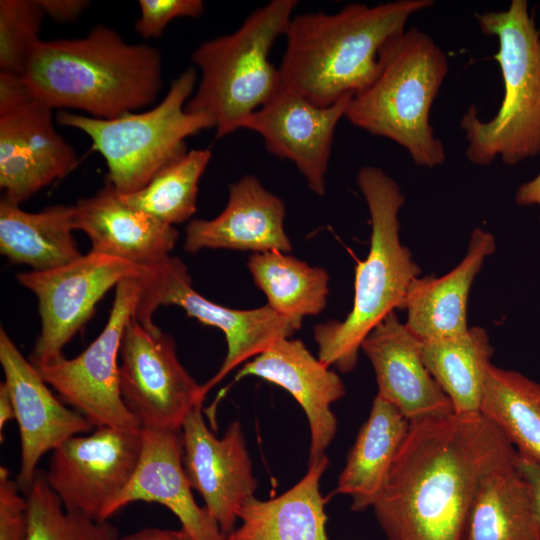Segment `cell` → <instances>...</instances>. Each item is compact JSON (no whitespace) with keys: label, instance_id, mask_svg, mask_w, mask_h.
Segmentation results:
<instances>
[{"label":"cell","instance_id":"83f0119b","mask_svg":"<svg viewBox=\"0 0 540 540\" xmlns=\"http://www.w3.org/2000/svg\"><path fill=\"white\" fill-rule=\"evenodd\" d=\"M493 353L487 332L478 326L461 335L421 341L423 362L455 414L480 413Z\"/></svg>","mask_w":540,"mask_h":540},{"label":"cell","instance_id":"e575fe53","mask_svg":"<svg viewBox=\"0 0 540 540\" xmlns=\"http://www.w3.org/2000/svg\"><path fill=\"white\" fill-rule=\"evenodd\" d=\"M17 480L10 471L0 467V540H26L28 534V503L20 495Z\"/></svg>","mask_w":540,"mask_h":540},{"label":"cell","instance_id":"4fadbf2b","mask_svg":"<svg viewBox=\"0 0 540 540\" xmlns=\"http://www.w3.org/2000/svg\"><path fill=\"white\" fill-rule=\"evenodd\" d=\"M141 432L97 427L52 451L46 479L67 511L97 521L109 519L112 504L136 470Z\"/></svg>","mask_w":540,"mask_h":540},{"label":"cell","instance_id":"d4e9b609","mask_svg":"<svg viewBox=\"0 0 540 540\" xmlns=\"http://www.w3.org/2000/svg\"><path fill=\"white\" fill-rule=\"evenodd\" d=\"M409 425L397 408L375 396L335 490L351 498L353 511L372 508L379 498Z\"/></svg>","mask_w":540,"mask_h":540},{"label":"cell","instance_id":"1f68e13d","mask_svg":"<svg viewBox=\"0 0 540 540\" xmlns=\"http://www.w3.org/2000/svg\"><path fill=\"white\" fill-rule=\"evenodd\" d=\"M28 503L26 540H118V528L79 512L67 511L50 488L45 471L37 470L25 492Z\"/></svg>","mask_w":540,"mask_h":540},{"label":"cell","instance_id":"836d02e7","mask_svg":"<svg viewBox=\"0 0 540 540\" xmlns=\"http://www.w3.org/2000/svg\"><path fill=\"white\" fill-rule=\"evenodd\" d=\"M138 5L140 16L134 28L144 39L159 38L174 19L195 18L204 11L201 0H140Z\"/></svg>","mask_w":540,"mask_h":540},{"label":"cell","instance_id":"8fae6325","mask_svg":"<svg viewBox=\"0 0 540 540\" xmlns=\"http://www.w3.org/2000/svg\"><path fill=\"white\" fill-rule=\"evenodd\" d=\"M150 267L89 252L78 260L48 271L16 275L38 300L41 330L31 355L34 366L63 357L64 346L83 328L96 304L126 279L143 278Z\"/></svg>","mask_w":540,"mask_h":540},{"label":"cell","instance_id":"8d00e7d4","mask_svg":"<svg viewBox=\"0 0 540 540\" xmlns=\"http://www.w3.org/2000/svg\"><path fill=\"white\" fill-rule=\"evenodd\" d=\"M517 467L530 487L533 510L540 535V465L518 454Z\"/></svg>","mask_w":540,"mask_h":540},{"label":"cell","instance_id":"cb8c5ba5","mask_svg":"<svg viewBox=\"0 0 540 540\" xmlns=\"http://www.w3.org/2000/svg\"><path fill=\"white\" fill-rule=\"evenodd\" d=\"M329 460L309 464L305 475L277 497L248 499L238 511L241 524L226 540H329L326 499L320 481Z\"/></svg>","mask_w":540,"mask_h":540},{"label":"cell","instance_id":"2e32d148","mask_svg":"<svg viewBox=\"0 0 540 540\" xmlns=\"http://www.w3.org/2000/svg\"><path fill=\"white\" fill-rule=\"evenodd\" d=\"M52 108L35 97L0 112V187L19 204L78 165L53 124Z\"/></svg>","mask_w":540,"mask_h":540},{"label":"cell","instance_id":"30bf717a","mask_svg":"<svg viewBox=\"0 0 540 540\" xmlns=\"http://www.w3.org/2000/svg\"><path fill=\"white\" fill-rule=\"evenodd\" d=\"M142 285V278H130L116 286L105 327L81 354L35 366L61 399L95 428L142 430L122 399L118 364L123 333L135 312Z\"/></svg>","mask_w":540,"mask_h":540},{"label":"cell","instance_id":"ffe728a7","mask_svg":"<svg viewBox=\"0 0 540 540\" xmlns=\"http://www.w3.org/2000/svg\"><path fill=\"white\" fill-rule=\"evenodd\" d=\"M141 433L136 470L112 504L109 518L130 503L155 502L168 508L193 540H226L215 519L193 497L183 464L182 429L142 428Z\"/></svg>","mask_w":540,"mask_h":540},{"label":"cell","instance_id":"ab89813d","mask_svg":"<svg viewBox=\"0 0 540 540\" xmlns=\"http://www.w3.org/2000/svg\"><path fill=\"white\" fill-rule=\"evenodd\" d=\"M15 419L14 404L10 392L3 382L0 383V438L3 441V430L6 424Z\"/></svg>","mask_w":540,"mask_h":540},{"label":"cell","instance_id":"ba28073f","mask_svg":"<svg viewBox=\"0 0 540 540\" xmlns=\"http://www.w3.org/2000/svg\"><path fill=\"white\" fill-rule=\"evenodd\" d=\"M197 73L187 68L170 84L164 98L144 112L98 119L59 112L61 126L78 129L92 142L107 166V180L120 194L144 188L170 161L186 153L185 140L214 127L210 117L191 113L185 106L195 91Z\"/></svg>","mask_w":540,"mask_h":540},{"label":"cell","instance_id":"d6986e66","mask_svg":"<svg viewBox=\"0 0 540 540\" xmlns=\"http://www.w3.org/2000/svg\"><path fill=\"white\" fill-rule=\"evenodd\" d=\"M361 350L376 376L377 396L409 421L454 413L449 398L426 368L421 340L390 313L363 340Z\"/></svg>","mask_w":540,"mask_h":540},{"label":"cell","instance_id":"f35d334b","mask_svg":"<svg viewBox=\"0 0 540 540\" xmlns=\"http://www.w3.org/2000/svg\"><path fill=\"white\" fill-rule=\"evenodd\" d=\"M515 202L519 206H537L540 219V172L518 187Z\"/></svg>","mask_w":540,"mask_h":540},{"label":"cell","instance_id":"f546056e","mask_svg":"<svg viewBox=\"0 0 540 540\" xmlns=\"http://www.w3.org/2000/svg\"><path fill=\"white\" fill-rule=\"evenodd\" d=\"M480 413L502 431L519 455L540 465V383L490 364Z\"/></svg>","mask_w":540,"mask_h":540},{"label":"cell","instance_id":"f1b7e54d","mask_svg":"<svg viewBox=\"0 0 540 540\" xmlns=\"http://www.w3.org/2000/svg\"><path fill=\"white\" fill-rule=\"evenodd\" d=\"M247 266L267 305L279 314L302 325L303 318L324 310L329 294L325 269L278 251L252 254Z\"/></svg>","mask_w":540,"mask_h":540},{"label":"cell","instance_id":"7a4b0ae2","mask_svg":"<svg viewBox=\"0 0 540 540\" xmlns=\"http://www.w3.org/2000/svg\"><path fill=\"white\" fill-rule=\"evenodd\" d=\"M433 0L350 3L334 13L295 15L285 33L280 91L327 107L367 88L377 75L385 44Z\"/></svg>","mask_w":540,"mask_h":540},{"label":"cell","instance_id":"74e56055","mask_svg":"<svg viewBox=\"0 0 540 540\" xmlns=\"http://www.w3.org/2000/svg\"><path fill=\"white\" fill-rule=\"evenodd\" d=\"M118 540H193V538L182 527L180 529L147 527L119 537Z\"/></svg>","mask_w":540,"mask_h":540},{"label":"cell","instance_id":"4316f807","mask_svg":"<svg viewBox=\"0 0 540 540\" xmlns=\"http://www.w3.org/2000/svg\"><path fill=\"white\" fill-rule=\"evenodd\" d=\"M462 540H540L530 487L517 459L483 477Z\"/></svg>","mask_w":540,"mask_h":540},{"label":"cell","instance_id":"3957f363","mask_svg":"<svg viewBox=\"0 0 540 540\" xmlns=\"http://www.w3.org/2000/svg\"><path fill=\"white\" fill-rule=\"evenodd\" d=\"M22 76L33 96L50 108L82 110L98 119L150 106L163 85L160 51L131 44L104 25L82 38L40 40Z\"/></svg>","mask_w":540,"mask_h":540},{"label":"cell","instance_id":"484cf974","mask_svg":"<svg viewBox=\"0 0 540 540\" xmlns=\"http://www.w3.org/2000/svg\"><path fill=\"white\" fill-rule=\"evenodd\" d=\"M74 205H55L27 212L2 196L0 201V252L9 262L48 271L83 256L72 232Z\"/></svg>","mask_w":540,"mask_h":540},{"label":"cell","instance_id":"ac0fdd59","mask_svg":"<svg viewBox=\"0 0 540 540\" xmlns=\"http://www.w3.org/2000/svg\"><path fill=\"white\" fill-rule=\"evenodd\" d=\"M259 377L289 392L303 409L310 431L308 465L324 456L337 432L331 405L345 395L337 373L299 339L284 338L246 362L235 380Z\"/></svg>","mask_w":540,"mask_h":540},{"label":"cell","instance_id":"4dcf8cb0","mask_svg":"<svg viewBox=\"0 0 540 540\" xmlns=\"http://www.w3.org/2000/svg\"><path fill=\"white\" fill-rule=\"evenodd\" d=\"M211 158L209 149H191L165 165L144 188L118 192L120 198L163 223H182L196 212L198 184Z\"/></svg>","mask_w":540,"mask_h":540},{"label":"cell","instance_id":"e0dca14e","mask_svg":"<svg viewBox=\"0 0 540 540\" xmlns=\"http://www.w3.org/2000/svg\"><path fill=\"white\" fill-rule=\"evenodd\" d=\"M347 96L327 107L286 91L249 115L240 126L259 134L266 149L295 164L308 188L317 195L326 191V173L334 132L345 117Z\"/></svg>","mask_w":540,"mask_h":540},{"label":"cell","instance_id":"5bb4252c","mask_svg":"<svg viewBox=\"0 0 540 540\" xmlns=\"http://www.w3.org/2000/svg\"><path fill=\"white\" fill-rule=\"evenodd\" d=\"M182 433L188 482L227 538L239 509L258 488L241 424L233 421L218 438L208 428L201 404L188 414Z\"/></svg>","mask_w":540,"mask_h":540},{"label":"cell","instance_id":"52a82bcc","mask_svg":"<svg viewBox=\"0 0 540 540\" xmlns=\"http://www.w3.org/2000/svg\"><path fill=\"white\" fill-rule=\"evenodd\" d=\"M297 3L272 0L234 32L207 40L193 51L200 78L185 109L210 117L216 138L240 129L249 115L279 93V68L269 56L274 42L285 35Z\"/></svg>","mask_w":540,"mask_h":540},{"label":"cell","instance_id":"5b68a950","mask_svg":"<svg viewBox=\"0 0 540 540\" xmlns=\"http://www.w3.org/2000/svg\"><path fill=\"white\" fill-rule=\"evenodd\" d=\"M448 71V57L433 38L417 27L406 28L385 44L376 77L352 96L345 118L395 142L416 165L439 166L446 153L430 112Z\"/></svg>","mask_w":540,"mask_h":540},{"label":"cell","instance_id":"44dd1931","mask_svg":"<svg viewBox=\"0 0 540 540\" xmlns=\"http://www.w3.org/2000/svg\"><path fill=\"white\" fill-rule=\"evenodd\" d=\"M285 215L283 201L255 176L245 175L229 185L226 206L216 217L189 222L184 248L189 253L203 249L288 253L292 246Z\"/></svg>","mask_w":540,"mask_h":540},{"label":"cell","instance_id":"7402d4cb","mask_svg":"<svg viewBox=\"0 0 540 540\" xmlns=\"http://www.w3.org/2000/svg\"><path fill=\"white\" fill-rule=\"evenodd\" d=\"M75 230L84 232L91 252L151 267L170 255L178 231L124 203L114 187L105 186L74 205Z\"/></svg>","mask_w":540,"mask_h":540},{"label":"cell","instance_id":"7c38bea8","mask_svg":"<svg viewBox=\"0 0 540 540\" xmlns=\"http://www.w3.org/2000/svg\"><path fill=\"white\" fill-rule=\"evenodd\" d=\"M119 380L122 399L142 428L180 430L206 392L179 361L172 336L144 327L133 316L126 324Z\"/></svg>","mask_w":540,"mask_h":540},{"label":"cell","instance_id":"9a60e30c","mask_svg":"<svg viewBox=\"0 0 540 540\" xmlns=\"http://www.w3.org/2000/svg\"><path fill=\"white\" fill-rule=\"evenodd\" d=\"M0 363L15 409L20 436L17 483L30 488L41 457L68 439L93 430L94 425L66 407L49 389L36 367L27 360L7 332L0 329Z\"/></svg>","mask_w":540,"mask_h":540},{"label":"cell","instance_id":"6da1fadb","mask_svg":"<svg viewBox=\"0 0 540 540\" xmlns=\"http://www.w3.org/2000/svg\"><path fill=\"white\" fill-rule=\"evenodd\" d=\"M517 458L481 413L410 422L372 507L385 540H462L483 477Z\"/></svg>","mask_w":540,"mask_h":540},{"label":"cell","instance_id":"d590c367","mask_svg":"<svg viewBox=\"0 0 540 540\" xmlns=\"http://www.w3.org/2000/svg\"><path fill=\"white\" fill-rule=\"evenodd\" d=\"M45 15L58 23L76 21L90 2L86 0H37Z\"/></svg>","mask_w":540,"mask_h":540},{"label":"cell","instance_id":"603a6c76","mask_svg":"<svg viewBox=\"0 0 540 540\" xmlns=\"http://www.w3.org/2000/svg\"><path fill=\"white\" fill-rule=\"evenodd\" d=\"M496 248L495 237L475 228L461 262L441 277L415 278L407 292L406 327L421 341L449 338L465 333L467 302L472 283L486 257Z\"/></svg>","mask_w":540,"mask_h":540},{"label":"cell","instance_id":"9c48e42d","mask_svg":"<svg viewBox=\"0 0 540 540\" xmlns=\"http://www.w3.org/2000/svg\"><path fill=\"white\" fill-rule=\"evenodd\" d=\"M142 282L134 317L144 327H156L152 317L160 306L176 305L188 316L216 327L224 334L227 353L218 372L203 385L206 393L233 369L255 358L275 342L291 338L302 326L267 304L239 310L208 300L193 289L188 268L182 260L171 255L151 266Z\"/></svg>","mask_w":540,"mask_h":540},{"label":"cell","instance_id":"8992f818","mask_svg":"<svg viewBox=\"0 0 540 540\" xmlns=\"http://www.w3.org/2000/svg\"><path fill=\"white\" fill-rule=\"evenodd\" d=\"M481 32L498 39L494 58L500 66L504 97L493 118L484 121L474 105L462 115L465 154L474 165L497 157L516 165L540 155V32L526 0L475 15Z\"/></svg>","mask_w":540,"mask_h":540},{"label":"cell","instance_id":"277c9868","mask_svg":"<svg viewBox=\"0 0 540 540\" xmlns=\"http://www.w3.org/2000/svg\"><path fill=\"white\" fill-rule=\"evenodd\" d=\"M356 181L371 219L369 252L355 268L349 314L314 327L318 358L342 373L355 368L366 336L395 309L404 310L408 289L421 274L400 241L399 211L405 198L398 184L374 166L360 168Z\"/></svg>","mask_w":540,"mask_h":540},{"label":"cell","instance_id":"d6a6232c","mask_svg":"<svg viewBox=\"0 0 540 540\" xmlns=\"http://www.w3.org/2000/svg\"><path fill=\"white\" fill-rule=\"evenodd\" d=\"M45 14L37 0L0 1V71L23 74L32 48L40 41Z\"/></svg>","mask_w":540,"mask_h":540}]
</instances>
